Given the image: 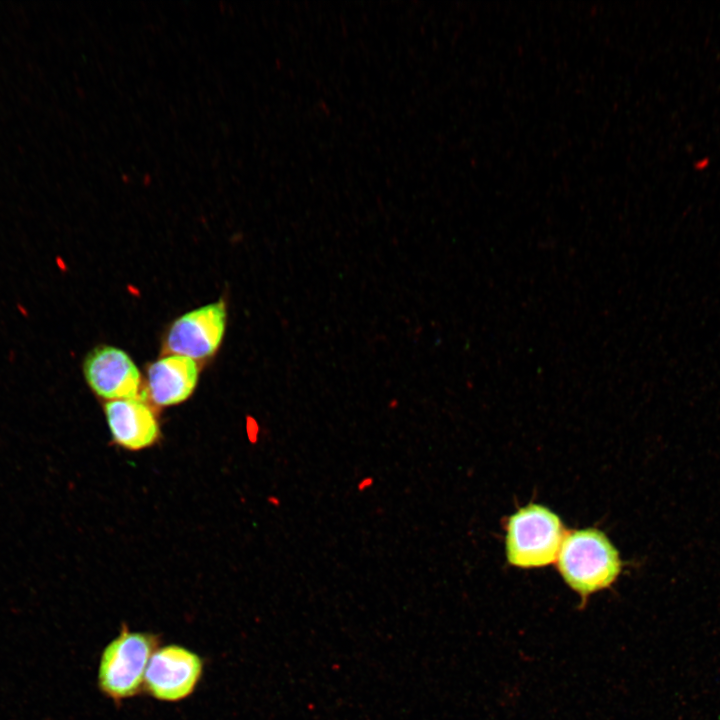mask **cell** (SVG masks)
Masks as SVG:
<instances>
[{
	"label": "cell",
	"mask_w": 720,
	"mask_h": 720,
	"mask_svg": "<svg viewBox=\"0 0 720 720\" xmlns=\"http://www.w3.org/2000/svg\"><path fill=\"white\" fill-rule=\"evenodd\" d=\"M556 562L563 580L582 597L609 587L622 568L618 550L596 528L565 534Z\"/></svg>",
	"instance_id": "obj_1"
},
{
	"label": "cell",
	"mask_w": 720,
	"mask_h": 720,
	"mask_svg": "<svg viewBox=\"0 0 720 720\" xmlns=\"http://www.w3.org/2000/svg\"><path fill=\"white\" fill-rule=\"evenodd\" d=\"M565 534L560 517L548 507H521L506 523L507 561L518 568L547 566L556 561Z\"/></svg>",
	"instance_id": "obj_2"
},
{
	"label": "cell",
	"mask_w": 720,
	"mask_h": 720,
	"mask_svg": "<svg viewBox=\"0 0 720 720\" xmlns=\"http://www.w3.org/2000/svg\"><path fill=\"white\" fill-rule=\"evenodd\" d=\"M158 644L157 635L130 631L123 625L100 657L97 679L101 692L116 703L139 694L149 660Z\"/></svg>",
	"instance_id": "obj_3"
},
{
	"label": "cell",
	"mask_w": 720,
	"mask_h": 720,
	"mask_svg": "<svg viewBox=\"0 0 720 720\" xmlns=\"http://www.w3.org/2000/svg\"><path fill=\"white\" fill-rule=\"evenodd\" d=\"M204 663L194 651L177 644L159 647L151 656L143 688L155 699L176 702L197 687Z\"/></svg>",
	"instance_id": "obj_4"
},
{
	"label": "cell",
	"mask_w": 720,
	"mask_h": 720,
	"mask_svg": "<svg viewBox=\"0 0 720 720\" xmlns=\"http://www.w3.org/2000/svg\"><path fill=\"white\" fill-rule=\"evenodd\" d=\"M226 319L223 300L188 311L170 325L164 339L165 351L195 361L212 356L223 340Z\"/></svg>",
	"instance_id": "obj_5"
},
{
	"label": "cell",
	"mask_w": 720,
	"mask_h": 720,
	"mask_svg": "<svg viewBox=\"0 0 720 720\" xmlns=\"http://www.w3.org/2000/svg\"><path fill=\"white\" fill-rule=\"evenodd\" d=\"M82 372L89 388L108 401L137 398L141 374L131 357L117 347L100 345L87 353Z\"/></svg>",
	"instance_id": "obj_6"
},
{
	"label": "cell",
	"mask_w": 720,
	"mask_h": 720,
	"mask_svg": "<svg viewBox=\"0 0 720 720\" xmlns=\"http://www.w3.org/2000/svg\"><path fill=\"white\" fill-rule=\"evenodd\" d=\"M113 440L130 450L151 446L159 436L157 418L139 397L108 401L104 406Z\"/></svg>",
	"instance_id": "obj_7"
},
{
	"label": "cell",
	"mask_w": 720,
	"mask_h": 720,
	"mask_svg": "<svg viewBox=\"0 0 720 720\" xmlns=\"http://www.w3.org/2000/svg\"><path fill=\"white\" fill-rule=\"evenodd\" d=\"M199 379L197 361L175 354H167L151 363L147 369V391L158 406H172L187 400Z\"/></svg>",
	"instance_id": "obj_8"
},
{
	"label": "cell",
	"mask_w": 720,
	"mask_h": 720,
	"mask_svg": "<svg viewBox=\"0 0 720 720\" xmlns=\"http://www.w3.org/2000/svg\"><path fill=\"white\" fill-rule=\"evenodd\" d=\"M374 483L375 480L372 476H365L357 482L356 489L359 492H364L370 489L374 485Z\"/></svg>",
	"instance_id": "obj_9"
}]
</instances>
